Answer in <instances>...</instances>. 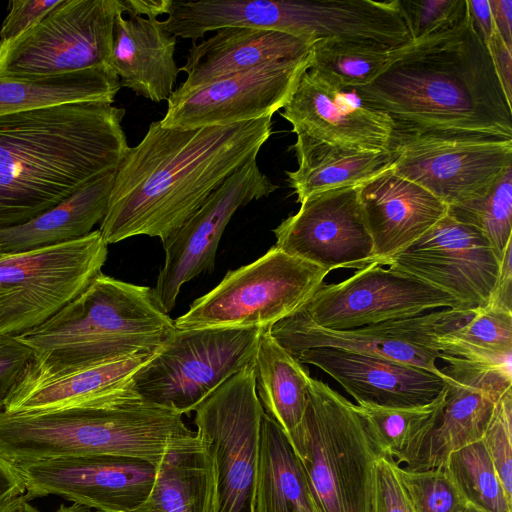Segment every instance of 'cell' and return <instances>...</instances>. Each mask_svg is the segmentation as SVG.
<instances>
[{
	"label": "cell",
	"instance_id": "1",
	"mask_svg": "<svg viewBox=\"0 0 512 512\" xmlns=\"http://www.w3.org/2000/svg\"><path fill=\"white\" fill-rule=\"evenodd\" d=\"M271 134L272 116L196 129L151 122L117 168L100 222L104 241L146 235L164 246L233 172L257 158Z\"/></svg>",
	"mask_w": 512,
	"mask_h": 512
},
{
	"label": "cell",
	"instance_id": "2",
	"mask_svg": "<svg viewBox=\"0 0 512 512\" xmlns=\"http://www.w3.org/2000/svg\"><path fill=\"white\" fill-rule=\"evenodd\" d=\"M125 109L91 101L0 115V230L53 208L118 168Z\"/></svg>",
	"mask_w": 512,
	"mask_h": 512
},
{
	"label": "cell",
	"instance_id": "3",
	"mask_svg": "<svg viewBox=\"0 0 512 512\" xmlns=\"http://www.w3.org/2000/svg\"><path fill=\"white\" fill-rule=\"evenodd\" d=\"M395 128L512 137V107L469 11L416 44L366 86L355 88Z\"/></svg>",
	"mask_w": 512,
	"mask_h": 512
},
{
	"label": "cell",
	"instance_id": "4",
	"mask_svg": "<svg viewBox=\"0 0 512 512\" xmlns=\"http://www.w3.org/2000/svg\"><path fill=\"white\" fill-rule=\"evenodd\" d=\"M202 445L182 415L142 399L108 407L0 412V458L13 468L88 455L131 457L157 466L169 453Z\"/></svg>",
	"mask_w": 512,
	"mask_h": 512
},
{
	"label": "cell",
	"instance_id": "5",
	"mask_svg": "<svg viewBox=\"0 0 512 512\" xmlns=\"http://www.w3.org/2000/svg\"><path fill=\"white\" fill-rule=\"evenodd\" d=\"M176 329L152 288L99 273L88 287L39 326L15 336L33 352L26 372L56 376L154 354Z\"/></svg>",
	"mask_w": 512,
	"mask_h": 512
},
{
	"label": "cell",
	"instance_id": "6",
	"mask_svg": "<svg viewBox=\"0 0 512 512\" xmlns=\"http://www.w3.org/2000/svg\"><path fill=\"white\" fill-rule=\"evenodd\" d=\"M285 436L320 512H374L380 455L356 404L310 376L303 418Z\"/></svg>",
	"mask_w": 512,
	"mask_h": 512
},
{
	"label": "cell",
	"instance_id": "7",
	"mask_svg": "<svg viewBox=\"0 0 512 512\" xmlns=\"http://www.w3.org/2000/svg\"><path fill=\"white\" fill-rule=\"evenodd\" d=\"M330 271L275 246L226 273L174 320L177 329L271 327L303 306Z\"/></svg>",
	"mask_w": 512,
	"mask_h": 512
},
{
	"label": "cell",
	"instance_id": "8",
	"mask_svg": "<svg viewBox=\"0 0 512 512\" xmlns=\"http://www.w3.org/2000/svg\"><path fill=\"white\" fill-rule=\"evenodd\" d=\"M262 329L176 328L135 373L133 387L143 401L189 415L252 362Z\"/></svg>",
	"mask_w": 512,
	"mask_h": 512
},
{
	"label": "cell",
	"instance_id": "9",
	"mask_svg": "<svg viewBox=\"0 0 512 512\" xmlns=\"http://www.w3.org/2000/svg\"><path fill=\"white\" fill-rule=\"evenodd\" d=\"M108 244L101 232L0 256V335L33 329L71 302L101 273Z\"/></svg>",
	"mask_w": 512,
	"mask_h": 512
},
{
	"label": "cell",
	"instance_id": "10",
	"mask_svg": "<svg viewBox=\"0 0 512 512\" xmlns=\"http://www.w3.org/2000/svg\"><path fill=\"white\" fill-rule=\"evenodd\" d=\"M392 170L448 207L487 193L512 168V137L459 130L395 128Z\"/></svg>",
	"mask_w": 512,
	"mask_h": 512
},
{
	"label": "cell",
	"instance_id": "11",
	"mask_svg": "<svg viewBox=\"0 0 512 512\" xmlns=\"http://www.w3.org/2000/svg\"><path fill=\"white\" fill-rule=\"evenodd\" d=\"M127 0H62L16 39L0 43V76H48L108 66Z\"/></svg>",
	"mask_w": 512,
	"mask_h": 512
},
{
	"label": "cell",
	"instance_id": "12",
	"mask_svg": "<svg viewBox=\"0 0 512 512\" xmlns=\"http://www.w3.org/2000/svg\"><path fill=\"white\" fill-rule=\"evenodd\" d=\"M194 424L210 458L215 512H254L263 408L253 360L195 410Z\"/></svg>",
	"mask_w": 512,
	"mask_h": 512
},
{
	"label": "cell",
	"instance_id": "13",
	"mask_svg": "<svg viewBox=\"0 0 512 512\" xmlns=\"http://www.w3.org/2000/svg\"><path fill=\"white\" fill-rule=\"evenodd\" d=\"M437 308L461 310L457 300L445 291L403 271L373 263L344 281L323 283L296 312L322 328L349 330Z\"/></svg>",
	"mask_w": 512,
	"mask_h": 512
},
{
	"label": "cell",
	"instance_id": "14",
	"mask_svg": "<svg viewBox=\"0 0 512 512\" xmlns=\"http://www.w3.org/2000/svg\"><path fill=\"white\" fill-rule=\"evenodd\" d=\"M472 315L473 312L444 308L349 330H330L294 312L273 324L270 333L293 357L306 349L332 347L440 373L436 366L441 354L438 336L464 324Z\"/></svg>",
	"mask_w": 512,
	"mask_h": 512
},
{
	"label": "cell",
	"instance_id": "15",
	"mask_svg": "<svg viewBox=\"0 0 512 512\" xmlns=\"http://www.w3.org/2000/svg\"><path fill=\"white\" fill-rule=\"evenodd\" d=\"M310 59L311 54L267 63L197 88L175 89L160 124L196 129L273 116L289 101Z\"/></svg>",
	"mask_w": 512,
	"mask_h": 512
},
{
	"label": "cell",
	"instance_id": "16",
	"mask_svg": "<svg viewBox=\"0 0 512 512\" xmlns=\"http://www.w3.org/2000/svg\"><path fill=\"white\" fill-rule=\"evenodd\" d=\"M380 265L408 273L454 297L461 310L484 308L500 261L485 236L448 213L411 245Z\"/></svg>",
	"mask_w": 512,
	"mask_h": 512
},
{
	"label": "cell",
	"instance_id": "17",
	"mask_svg": "<svg viewBox=\"0 0 512 512\" xmlns=\"http://www.w3.org/2000/svg\"><path fill=\"white\" fill-rule=\"evenodd\" d=\"M27 500L55 495L98 512H132L150 497L157 466L137 458L88 455L14 468Z\"/></svg>",
	"mask_w": 512,
	"mask_h": 512
},
{
	"label": "cell",
	"instance_id": "18",
	"mask_svg": "<svg viewBox=\"0 0 512 512\" xmlns=\"http://www.w3.org/2000/svg\"><path fill=\"white\" fill-rule=\"evenodd\" d=\"M276 189L278 186L261 171L257 158L250 160L233 172L163 246L164 264L152 292L165 313L173 310L186 282L214 269L220 239L234 213Z\"/></svg>",
	"mask_w": 512,
	"mask_h": 512
},
{
	"label": "cell",
	"instance_id": "19",
	"mask_svg": "<svg viewBox=\"0 0 512 512\" xmlns=\"http://www.w3.org/2000/svg\"><path fill=\"white\" fill-rule=\"evenodd\" d=\"M360 186L315 193L274 230L275 247L328 271L375 263L373 241L359 197Z\"/></svg>",
	"mask_w": 512,
	"mask_h": 512
},
{
	"label": "cell",
	"instance_id": "20",
	"mask_svg": "<svg viewBox=\"0 0 512 512\" xmlns=\"http://www.w3.org/2000/svg\"><path fill=\"white\" fill-rule=\"evenodd\" d=\"M440 359L446 362L439 368L444 406L408 470L444 467L451 453L480 441L496 403L512 388V362H474L443 353Z\"/></svg>",
	"mask_w": 512,
	"mask_h": 512
},
{
	"label": "cell",
	"instance_id": "21",
	"mask_svg": "<svg viewBox=\"0 0 512 512\" xmlns=\"http://www.w3.org/2000/svg\"><path fill=\"white\" fill-rule=\"evenodd\" d=\"M296 136L368 150H389L395 123L354 87L308 68L279 112Z\"/></svg>",
	"mask_w": 512,
	"mask_h": 512
},
{
	"label": "cell",
	"instance_id": "22",
	"mask_svg": "<svg viewBox=\"0 0 512 512\" xmlns=\"http://www.w3.org/2000/svg\"><path fill=\"white\" fill-rule=\"evenodd\" d=\"M294 358L330 375L357 405L421 407L434 402L446 389L441 373L379 356L320 347L303 350Z\"/></svg>",
	"mask_w": 512,
	"mask_h": 512
},
{
	"label": "cell",
	"instance_id": "23",
	"mask_svg": "<svg viewBox=\"0 0 512 512\" xmlns=\"http://www.w3.org/2000/svg\"><path fill=\"white\" fill-rule=\"evenodd\" d=\"M154 354H138L56 376L25 372L9 394L7 413L108 407L141 399L132 378Z\"/></svg>",
	"mask_w": 512,
	"mask_h": 512
},
{
	"label": "cell",
	"instance_id": "24",
	"mask_svg": "<svg viewBox=\"0 0 512 512\" xmlns=\"http://www.w3.org/2000/svg\"><path fill=\"white\" fill-rule=\"evenodd\" d=\"M359 197L379 265L420 238L448 211L446 204L391 167L363 183Z\"/></svg>",
	"mask_w": 512,
	"mask_h": 512
},
{
	"label": "cell",
	"instance_id": "25",
	"mask_svg": "<svg viewBox=\"0 0 512 512\" xmlns=\"http://www.w3.org/2000/svg\"><path fill=\"white\" fill-rule=\"evenodd\" d=\"M313 43L275 30L225 27L193 43L180 71L184 82L176 89L197 88L216 80L255 69L267 63L306 57Z\"/></svg>",
	"mask_w": 512,
	"mask_h": 512
},
{
	"label": "cell",
	"instance_id": "26",
	"mask_svg": "<svg viewBox=\"0 0 512 512\" xmlns=\"http://www.w3.org/2000/svg\"><path fill=\"white\" fill-rule=\"evenodd\" d=\"M176 40L153 15H118L110 67L120 85L154 102L168 100L180 72L174 58Z\"/></svg>",
	"mask_w": 512,
	"mask_h": 512
},
{
	"label": "cell",
	"instance_id": "27",
	"mask_svg": "<svg viewBox=\"0 0 512 512\" xmlns=\"http://www.w3.org/2000/svg\"><path fill=\"white\" fill-rule=\"evenodd\" d=\"M116 171L117 168L96 176L28 222L0 230L1 253L24 252L90 234L105 216Z\"/></svg>",
	"mask_w": 512,
	"mask_h": 512
},
{
	"label": "cell",
	"instance_id": "28",
	"mask_svg": "<svg viewBox=\"0 0 512 512\" xmlns=\"http://www.w3.org/2000/svg\"><path fill=\"white\" fill-rule=\"evenodd\" d=\"M298 161L286 171L287 182L301 203L327 190L362 185L392 166L390 150H368L297 136L292 146Z\"/></svg>",
	"mask_w": 512,
	"mask_h": 512
},
{
	"label": "cell",
	"instance_id": "29",
	"mask_svg": "<svg viewBox=\"0 0 512 512\" xmlns=\"http://www.w3.org/2000/svg\"><path fill=\"white\" fill-rule=\"evenodd\" d=\"M254 512H320L287 437L265 413L259 433Z\"/></svg>",
	"mask_w": 512,
	"mask_h": 512
},
{
	"label": "cell",
	"instance_id": "30",
	"mask_svg": "<svg viewBox=\"0 0 512 512\" xmlns=\"http://www.w3.org/2000/svg\"><path fill=\"white\" fill-rule=\"evenodd\" d=\"M120 87L108 66L48 76H0V115L70 103H113Z\"/></svg>",
	"mask_w": 512,
	"mask_h": 512
},
{
	"label": "cell",
	"instance_id": "31",
	"mask_svg": "<svg viewBox=\"0 0 512 512\" xmlns=\"http://www.w3.org/2000/svg\"><path fill=\"white\" fill-rule=\"evenodd\" d=\"M255 388L264 413L286 434L302 420L310 375L264 327L253 359Z\"/></svg>",
	"mask_w": 512,
	"mask_h": 512
},
{
	"label": "cell",
	"instance_id": "32",
	"mask_svg": "<svg viewBox=\"0 0 512 512\" xmlns=\"http://www.w3.org/2000/svg\"><path fill=\"white\" fill-rule=\"evenodd\" d=\"M446 389L432 403L415 408L357 405L380 457L407 468L440 417Z\"/></svg>",
	"mask_w": 512,
	"mask_h": 512
},
{
	"label": "cell",
	"instance_id": "33",
	"mask_svg": "<svg viewBox=\"0 0 512 512\" xmlns=\"http://www.w3.org/2000/svg\"><path fill=\"white\" fill-rule=\"evenodd\" d=\"M149 499L164 512H215L213 470L204 444L166 455L157 465Z\"/></svg>",
	"mask_w": 512,
	"mask_h": 512
},
{
	"label": "cell",
	"instance_id": "34",
	"mask_svg": "<svg viewBox=\"0 0 512 512\" xmlns=\"http://www.w3.org/2000/svg\"><path fill=\"white\" fill-rule=\"evenodd\" d=\"M371 42L318 41L311 50L310 69L346 87H363L386 71L414 45Z\"/></svg>",
	"mask_w": 512,
	"mask_h": 512
},
{
	"label": "cell",
	"instance_id": "35",
	"mask_svg": "<svg viewBox=\"0 0 512 512\" xmlns=\"http://www.w3.org/2000/svg\"><path fill=\"white\" fill-rule=\"evenodd\" d=\"M439 352L482 363L512 362V313L481 308L459 327L438 336Z\"/></svg>",
	"mask_w": 512,
	"mask_h": 512
},
{
	"label": "cell",
	"instance_id": "36",
	"mask_svg": "<svg viewBox=\"0 0 512 512\" xmlns=\"http://www.w3.org/2000/svg\"><path fill=\"white\" fill-rule=\"evenodd\" d=\"M444 468L466 503L484 512H512L482 439L451 453Z\"/></svg>",
	"mask_w": 512,
	"mask_h": 512
},
{
	"label": "cell",
	"instance_id": "37",
	"mask_svg": "<svg viewBox=\"0 0 512 512\" xmlns=\"http://www.w3.org/2000/svg\"><path fill=\"white\" fill-rule=\"evenodd\" d=\"M447 213L461 223L475 227L490 243L501 262L512 242V168H509L482 196L448 207Z\"/></svg>",
	"mask_w": 512,
	"mask_h": 512
},
{
	"label": "cell",
	"instance_id": "38",
	"mask_svg": "<svg viewBox=\"0 0 512 512\" xmlns=\"http://www.w3.org/2000/svg\"><path fill=\"white\" fill-rule=\"evenodd\" d=\"M393 465L415 512H460L466 505L444 467L408 470Z\"/></svg>",
	"mask_w": 512,
	"mask_h": 512
},
{
	"label": "cell",
	"instance_id": "39",
	"mask_svg": "<svg viewBox=\"0 0 512 512\" xmlns=\"http://www.w3.org/2000/svg\"><path fill=\"white\" fill-rule=\"evenodd\" d=\"M482 441L506 495L512 500V388L496 403Z\"/></svg>",
	"mask_w": 512,
	"mask_h": 512
},
{
	"label": "cell",
	"instance_id": "40",
	"mask_svg": "<svg viewBox=\"0 0 512 512\" xmlns=\"http://www.w3.org/2000/svg\"><path fill=\"white\" fill-rule=\"evenodd\" d=\"M413 38L449 28L468 12L467 0H399Z\"/></svg>",
	"mask_w": 512,
	"mask_h": 512
},
{
	"label": "cell",
	"instance_id": "41",
	"mask_svg": "<svg viewBox=\"0 0 512 512\" xmlns=\"http://www.w3.org/2000/svg\"><path fill=\"white\" fill-rule=\"evenodd\" d=\"M33 361L32 350L15 336L0 335V412Z\"/></svg>",
	"mask_w": 512,
	"mask_h": 512
},
{
	"label": "cell",
	"instance_id": "42",
	"mask_svg": "<svg viewBox=\"0 0 512 512\" xmlns=\"http://www.w3.org/2000/svg\"><path fill=\"white\" fill-rule=\"evenodd\" d=\"M374 512H415L393 463L385 457L375 465Z\"/></svg>",
	"mask_w": 512,
	"mask_h": 512
},
{
	"label": "cell",
	"instance_id": "43",
	"mask_svg": "<svg viewBox=\"0 0 512 512\" xmlns=\"http://www.w3.org/2000/svg\"><path fill=\"white\" fill-rule=\"evenodd\" d=\"M62 0H11L0 29V43L10 42L38 23Z\"/></svg>",
	"mask_w": 512,
	"mask_h": 512
},
{
	"label": "cell",
	"instance_id": "44",
	"mask_svg": "<svg viewBox=\"0 0 512 512\" xmlns=\"http://www.w3.org/2000/svg\"><path fill=\"white\" fill-rule=\"evenodd\" d=\"M512 242L504 252L498 276L488 302L484 308L512 313Z\"/></svg>",
	"mask_w": 512,
	"mask_h": 512
},
{
	"label": "cell",
	"instance_id": "45",
	"mask_svg": "<svg viewBox=\"0 0 512 512\" xmlns=\"http://www.w3.org/2000/svg\"><path fill=\"white\" fill-rule=\"evenodd\" d=\"M487 48L490 52L495 70L503 87V90L511 102L512 96V50L504 43L501 36L495 30Z\"/></svg>",
	"mask_w": 512,
	"mask_h": 512
},
{
	"label": "cell",
	"instance_id": "46",
	"mask_svg": "<svg viewBox=\"0 0 512 512\" xmlns=\"http://www.w3.org/2000/svg\"><path fill=\"white\" fill-rule=\"evenodd\" d=\"M467 6L472 24L478 36L487 47L495 31L489 1L467 0Z\"/></svg>",
	"mask_w": 512,
	"mask_h": 512
},
{
	"label": "cell",
	"instance_id": "47",
	"mask_svg": "<svg viewBox=\"0 0 512 512\" xmlns=\"http://www.w3.org/2000/svg\"><path fill=\"white\" fill-rule=\"evenodd\" d=\"M495 30L512 50V0H488Z\"/></svg>",
	"mask_w": 512,
	"mask_h": 512
},
{
	"label": "cell",
	"instance_id": "48",
	"mask_svg": "<svg viewBox=\"0 0 512 512\" xmlns=\"http://www.w3.org/2000/svg\"><path fill=\"white\" fill-rule=\"evenodd\" d=\"M24 493L23 482L16 470L0 458V505Z\"/></svg>",
	"mask_w": 512,
	"mask_h": 512
},
{
	"label": "cell",
	"instance_id": "49",
	"mask_svg": "<svg viewBox=\"0 0 512 512\" xmlns=\"http://www.w3.org/2000/svg\"><path fill=\"white\" fill-rule=\"evenodd\" d=\"M0 512H41L23 495L14 497L0 505Z\"/></svg>",
	"mask_w": 512,
	"mask_h": 512
},
{
	"label": "cell",
	"instance_id": "50",
	"mask_svg": "<svg viewBox=\"0 0 512 512\" xmlns=\"http://www.w3.org/2000/svg\"><path fill=\"white\" fill-rule=\"evenodd\" d=\"M54 512H98L85 506L72 503L71 505L61 504Z\"/></svg>",
	"mask_w": 512,
	"mask_h": 512
},
{
	"label": "cell",
	"instance_id": "51",
	"mask_svg": "<svg viewBox=\"0 0 512 512\" xmlns=\"http://www.w3.org/2000/svg\"><path fill=\"white\" fill-rule=\"evenodd\" d=\"M132 512H164L160 507H158L153 501L148 499L144 504L135 509Z\"/></svg>",
	"mask_w": 512,
	"mask_h": 512
},
{
	"label": "cell",
	"instance_id": "52",
	"mask_svg": "<svg viewBox=\"0 0 512 512\" xmlns=\"http://www.w3.org/2000/svg\"><path fill=\"white\" fill-rule=\"evenodd\" d=\"M460 512H484V511L476 508L475 506H473L471 504L466 503V505L462 508V510Z\"/></svg>",
	"mask_w": 512,
	"mask_h": 512
},
{
	"label": "cell",
	"instance_id": "53",
	"mask_svg": "<svg viewBox=\"0 0 512 512\" xmlns=\"http://www.w3.org/2000/svg\"><path fill=\"white\" fill-rule=\"evenodd\" d=\"M2 255L1 251H0V256Z\"/></svg>",
	"mask_w": 512,
	"mask_h": 512
}]
</instances>
